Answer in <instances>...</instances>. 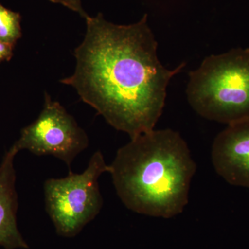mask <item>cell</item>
I'll list each match as a JSON object with an SVG mask.
<instances>
[{
	"instance_id": "30bf717a",
	"label": "cell",
	"mask_w": 249,
	"mask_h": 249,
	"mask_svg": "<svg viewBox=\"0 0 249 249\" xmlns=\"http://www.w3.org/2000/svg\"><path fill=\"white\" fill-rule=\"evenodd\" d=\"M14 47V45L0 40V63L4 61H9L12 57Z\"/></svg>"
},
{
	"instance_id": "8992f818",
	"label": "cell",
	"mask_w": 249,
	"mask_h": 249,
	"mask_svg": "<svg viewBox=\"0 0 249 249\" xmlns=\"http://www.w3.org/2000/svg\"><path fill=\"white\" fill-rule=\"evenodd\" d=\"M216 173L232 186L249 188V119L228 124L213 143Z\"/></svg>"
},
{
	"instance_id": "277c9868",
	"label": "cell",
	"mask_w": 249,
	"mask_h": 249,
	"mask_svg": "<svg viewBox=\"0 0 249 249\" xmlns=\"http://www.w3.org/2000/svg\"><path fill=\"white\" fill-rule=\"evenodd\" d=\"M102 152L98 150L86 169L80 174L70 171L62 178H51L44 183L46 211L57 233L63 237L78 235L101 212L103 199L98 179L109 173Z\"/></svg>"
},
{
	"instance_id": "ba28073f",
	"label": "cell",
	"mask_w": 249,
	"mask_h": 249,
	"mask_svg": "<svg viewBox=\"0 0 249 249\" xmlns=\"http://www.w3.org/2000/svg\"><path fill=\"white\" fill-rule=\"evenodd\" d=\"M21 36L20 14L0 4V40L14 46Z\"/></svg>"
},
{
	"instance_id": "52a82bcc",
	"label": "cell",
	"mask_w": 249,
	"mask_h": 249,
	"mask_svg": "<svg viewBox=\"0 0 249 249\" xmlns=\"http://www.w3.org/2000/svg\"><path fill=\"white\" fill-rule=\"evenodd\" d=\"M18 153L11 146L0 165V245L6 249L28 248L18 230L16 217L18 200L14 162Z\"/></svg>"
},
{
	"instance_id": "6da1fadb",
	"label": "cell",
	"mask_w": 249,
	"mask_h": 249,
	"mask_svg": "<svg viewBox=\"0 0 249 249\" xmlns=\"http://www.w3.org/2000/svg\"><path fill=\"white\" fill-rule=\"evenodd\" d=\"M86 34L76 49V69L61 80L82 101L131 139L155 129L170 80L185 63L165 68L145 14L139 22L119 25L103 14L88 16Z\"/></svg>"
},
{
	"instance_id": "5b68a950",
	"label": "cell",
	"mask_w": 249,
	"mask_h": 249,
	"mask_svg": "<svg viewBox=\"0 0 249 249\" xmlns=\"http://www.w3.org/2000/svg\"><path fill=\"white\" fill-rule=\"evenodd\" d=\"M88 145L89 138L74 118L46 93L40 115L22 129L12 146L18 152L27 150L37 156H53L70 168L76 156Z\"/></svg>"
},
{
	"instance_id": "7a4b0ae2",
	"label": "cell",
	"mask_w": 249,
	"mask_h": 249,
	"mask_svg": "<svg viewBox=\"0 0 249 249\" xmlns=\"http://www.w3.org/2000/svg\"><path fill=\"white\" fill-rule=\"evenodd\" d=\"M109 165L117 196L133 212L167 219L188 204L196 166L176 131L153 129L131 139Z\"/></svg>"
},
{
	"instance_id": "3957f363",
	"label": "cell",
	"mask_w": 249,
	"mask_h": 249,
	"mask_svg": "<svg viewBox=\"0 0 249 249\" xmlns=\"http://www.w3.org/2000/svg\"><path fill=\"white\" fill-rule=\"evenodd\" d=\"M187 98L199 115L231 124L249 119V48L204 59L189 74Z\"/></svg>"
},
{
	"instance_id": "9c48e42d",
	"label": "cell",
	"mask_w": 249,
	"mask_h": 249,
	"mask_svg": "<svg viewBox=\"0 0 249 249\" xmlns=\"http://www.w3.org/2000/svg\"><path fill=\"white\" fill-rule=\"evenodd\" d=\"M49 1L55 4H61L67 9L78 13L81 17L85 18L88 16L83 9L81 0H49Z\"/></svg>"
}]
</instances>
